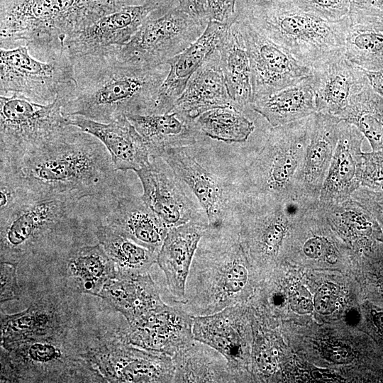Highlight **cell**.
I'll return each instance as SVG.
<instances>
[{
  "label": "cell",
  "mask_w": 383,
  "mask_h": 383,
  "mask_svg": "<svg viewBox=\"0 0 383 383\" xmlns=\"http://www.w3.org/2000/svg\"><path fill=\"white\" fill-rule=\"evenodd\" d=\"M298 204H245L240 215L239 238L247 254L260 264L274 262L280 255Z\"/></svg>",
  "instance_id": "17"
},
{
  "label": "cell",
  "mask_w": 383,
  "mask_h": 383,
  "mask_svg": "<svg viewBox=\"0 0 383 383\" xmlns=\"http://www.w3.org/2000/svg\"><path fill=\"white\" fill-rule=\"evenodd\" d=\"M82 355L106 382H173L171 356L135 346L120 331L84 346Z\"/></svg>",
  "instance_id": "13"
},
{
  "label": "cell",
  "mask_w": 383,
  "mask_h": 383,
  "mask_svg": "<svg viewBox=\"0 0 383 383\" xmlns=\"http://www.w3.org/2000/svg\"><path fill=\"white\" fill-rule=\"evenodd\" d=\"M65 314L53 301L39 300L15 314L1 312V345L67 332Z\"/></svg>",
  "instance_id": "31"
},
{
  "label": "cell",
  "mask_w": 383,
  "mask_h": 383,
  "mask_svg": "<svg viewBox=\"0 0 383 383\" xmlns=\"http://www.w3.org/2000/svg\"><path fill=\"white\" fill-rule=\"evenodd\" d=\"M236 0H206L209 19L223 23L234 22L238 17L235 12Z\"/></svg>",
  "instance_id": "45"
},
{
  "label": "cell",
  "mask_w": 383,
  "mask_h": 383,
  "mask_svg": "<svg viewBox=\"0 0 383 383\" xmlns=\"http://www.w3.org/2000/svg\"><path fill=\"white\" fill-rule=\"evenodd\" d=\"M304 11L329 21H338L349 13V0H293Z\"/></svg>",
  "instance_id": "40"
},
{
  "label": "cell",
  "mask_w": 383,
  "mask_h": 383,
  "mask_svg": "<svg viewBox=\"0 0 383 383\" xmlns=\"http://www.w3.org/2000/svg\"><path fill=\"white\" fill-rule=\"evenodd\" d=\"M250 109L264 117L272 127L286 125L316 113L311 75L254 101Z\"/></svg>",
  "instance_id": "33"
},
{
  "label": "cell",
  "mask_w": 383,
  "mask_h": 383,
  "mask_svg": "<svg viewBox=\"0 0 383 383\" xmlns=\"http://www.w3.org/2000/svg\"><path fill=\"white\" fill-rule=\"evenodd\" d=\"M62 107L59 96L48 104L16 94L0 96V171L14 168L25 156L70 127Z\"/></svg>",
  "instance_id": "10"
},
{
  "label": "cell",
  "mask_w": 383,
  "mask_h": 383,
  "mask_svg": "<svg viewBox=\"0 0 383 383\" xmlns=\"http://www.w3.org/2000/svg\"><path fill=\"white\" fill-rule=\"evenodd\" d=\"M364 138L355 126L340 121L338 141L321 189L319 204L328 205L350 199L361 187Z\"/></svg>",
  "instance_id": "22"
},
{
  "label": "cell",
  "mask_w": 383,
  "mask_h": 383,
  "mask_svg": "<svg viewBox=\"0 0 383 383\" xmlns=\"http://www.w3.org/2000/svg\"><path fill=\"white\" fill-rule=\"evenodd\" d=\"M350 13L383 17V0H349Z\"/></svg>",
  "instance_id": "48"
},
{
  "label": "cell",
  "mask_w": 383,
  "mask_h": 383,
  "mask_svg": "<svg viewBox=\"0 0 383 383\" xmlns=\"http://www.w3.org/2000/svg\"><path fill=\"white\" fill-rule=\"evenodd\" d=\"M343 50L365 70H383V17L349 13L344 18Z\"/></svg>",
  "instance_id": "32"
},
{
  "label": "cell",
  "mask_w": 383,
  "mask_h": 383,
  "mask_svg": "<svg viewBox=\"0 0 383 383\" xmlns=\"http://www.w3.org/2000/svg\"><path fill=\"white\" fill-rule=\"evenodd\" d=\"M193 334L195 340L226 357L236 382L244 379L250 345L243 307L236 304L214 313L195 316Z\"/></svg>",
  "instance_id": "19"
},
{
  "label": "cell",
  "mask_w": 383,
  "mask_h": 383,
  "mask_svg": "<svg viewBox=\"0 0 383 383\" xmlns=\"http://www.w3.org/2000/svg\"><path fill=\"white\" fill-rule=\"evenodd\" d=\"M0 48L26 46L42 61L64 51L65 40L133 0H0Z\"/></svg>",
  "instance_id": "3"
},
{
  "label": "cell",
  "mask_w": 383,
  "mask_h": 383,
  "mask_svg": "<svg viewBox=\"0 0 383 383\" xmlns=\"http://www.w3.org/2000/svg\"><path fill=\"white\" fill-rule=\"evenodd\" d=\"M194 317L180 304H165L119 331L135 346L172 357L194 340Z\"/></svg>",
  "instance_id": "18"
},
{
  "label": "cell",
  "mask_w": 383,
  "mask_h": 383,
  "mask_svg": "<svg viewBox=\"0 0 383 383\" xmlns=\"http://www.w3.org/2000/svg\"><path fill=\"white\" fill-rule=\"evenodd\" d=\"M118 50L72 57L75 83L61 99L65 116L109 123L121 116L151 114L170 65L126 62Z\"/></svg>",
  "instance_id": "2"
},
{
  "label": "cell",
  "mask_w": 383,
  "mask_h": 383,
  "mask_svg": "<svg viewBox=\"0 0 383 383\" xmlns=\"http://www.w3.org/2000/svg\"><path fill=\"white\" fill-rule=\"evenodd\" d=\"M319 206L328 221L350 239L364 241L378 234L376 218L352 198L340 203Z\"/></svg>",
  "instance_id": "39"
},
{
  "label": "cell",
  "mask_w": 383,
  "mask_h": 383,
  "mask_svg": "<svg viewBox=\"0 0 383 383\" xmlns=\"http://www.w3.org/2000/svg\"><path fill=\"white\" fill-rule=\"evenodd\" d=\"M172 357L173 382H235L226 357L212 347L194 340Z\"/></svg>",
  "instance_id": "34"
},
{
  "label": "cell",
  "mask_w": 383,
  "mask_h": 383,
  "mask_svg": "<svg viewBox=\"0 0 383 383\" xmlns=\"http://www.w3.org/2000/svg\"><path fill=\"white\" fill-rule=\"evenodd\" d=\"M1 96L16 94L32 101L48 104L62 99L74 85L73 59L64 52L42 61L26 46L0 50Z\"/></svg>",
  "instance_id": "11"
},
{
  "label": "cell",
  "mask_w": 383,
  "mask_h": 383,
  "mask_svg": "<svg viewBox=\"0 0 383 383\" xmlns=\"http://www.w3.org/2000/svg\"><path fill=\"white\" fill-rule=\"evenodd\" d=\"M127 118L145 141L150 157H159L165 149L191 147L201 133L195 120L176 111Z\"/></svg>",
  "instance_id": "29"
},
{
  "label": "cell",
  "mask_w": 383,
  "mask_h": 383,
  "mask_svg": "<svg viewBox=\"0 0 383 383\" xmlns=\"http://www.w3.org/2000/svg\"><path fill=\"white\" fill-rule=\"evenodd\" d=\"M279 0H246L248 6H257Z\"/></svg>",
  "instance_id": "52"
},
{
  "label": "cell",
  "mask_w": 383,
  "mask_h": 383,
  "mask_svg": "<svg viewBox=\"0 0 383 383\" xmlns=\"http://www.w3.org/2000/svg\"><path fill=\"white\" fill-rule=\"evenodd\" d=\"M67 118L70 124L94 135L105 145L117 171L137 172L150 164L147 144L126 116H119L109 123L80 116Z\"/></svg>",
  "instance_id": "23"
},
{
  "label": "cell",
  "mask_w": 383,
  "mask_h": 383,
  "mask_svg": "<svg viewBox=\"0 0 383 383\" xmlns=\"http://www.w3.org/2000/svg\"><path fill=\"white\" fill-rule=\"evenodd\" d=\"M190 147L164 150L160 157L196 196L208 221L204 236L239 235L244 198L238 181H233L201 163Z\"/></svg>",
  "instance_id": "9"
},
{
  "label": "cell",
  "mask_w": 383,
  "mask_h": 383,
  "mask_svg": "<svg viewBox=\"0 0 383 383\" xmlns=\"http://www.w3.org/2000/svg\"><path fill=\"white\" fill-rule=\"evenodd\" d=\"M95 234L113 262L117 274L147 273L150 267L157 263V252L138 244L106 223L97 226Z\"/></svg>",
  "instance_id": "36"
},
{
  "label": "cell",
  "mask_w": 383,
  "mask_h": 383,
  "mask_svg": "<svg viewBox=\"0 0 383 383\" xmlns=\"http://www.w3.org/2000/svg\"><path fill=\"white\" fill-rule=\"evenodd\" d=\"M18 188L13 203L0 211L1 261L18 264L47 255L63 242L74 240L79 201Z\"/></svg>",
  "instance_id": "4"
},
{
  "label": "cell",
  "mask_w": 383,
  "mask_h": 383,
  "mask_svg": "<svg viewBox=\"0 0 383 383\" xmlns=\"http://www.w3.org/2000/svg\"><path fill=\"white\" fill-rule=\"evenodd\" d=\"M361 187L383 191V150L363 152Z\"/></svg>",
  "instance_id": "41"
},
{
  "label": "cell",
  "mask_w": 383,
  "mask_h": 383,
  "mask_svg": "<svg viewBox=\"0 0 383 383\" xmlns=\"http://www.w3.org/2000/svg\"><path fill=\"white\" fill-rule=\"evenodd\" d=\"M312 115L272 127L260 148L238 178L244 203L292 205L299 187Z\"/></svg>",
  "instance_id": "5"
},
{
  "label": "cell",
  "mask_w": 383,
  "mask_h": 383,
  "mask_svg": "<svg viewBox=\"0 0 383 383\" xmlns=\"http://www.w3.org/2000/svg\"><path fill=\"white\" fill-rule=\"evenodd\" d=\"M64 257L68 277L80 293L98 296L104 285L117 275L113 262L99 243L76 245Z\"/></svg>",
  "instance_id": "35"
},
{
  "label": "cell",
  "mask_w": 383,
  "mask_h": 383,
  "mask_svg": "<svg viewBox=\"0 0 383 383\" xmlns=\"http://www.w3.org/2000/svg\"><path fill=\"white\" fill-rule=\"evenodd\" d=\"M233 106L216 48L192 74L172 111L196 120L212 109Z\"/></svg>",
  "instance_id": "27"
},
{
  "label": "cell",
  "mask_w": 383,
  "mask_h": 383,
  "mask_svg": "<svg viewBox=\"0 0 383 383\" xmlns=\"http://www.w3.org/2000/svg\"><path fill=\"white\" fill-rule=\"evenodd\" d=\"M231 23L209 19L199 38L168 60L167 64L170 65V71L158 89L151 114H164L172 111L192 74L216 48L221 35Z\"/></svg>",
  "instance_id": "25"
},
{
  "label": "cell",
  "mask_w": 383,
  "mask_h": 383,
  "mask_svg": "<svg viewBox=\"0 0 383 383\" xmlns=\"http://www.w3.org/2000/svg\"><path fill=\"white\" fill-rule=\"evenodd\" d=\"M252 272L239 235L202 237L187 277L185 302L193 316L214 313L248 296Z\"/></svg>",
  "instance_id": "6"
},
{
  "label": "cell",
  "mask_w": 383,
  "mask_h": 383,
  "mask_svg": "<svg viewBox=\"0 0 383 383\" xmlns=\"http://www.w3.org/2000/svg\"><path fill=\"white\" fill-rule=\"evenodd\" d=\"M316 112L336 116L355 94L367 85L365 70L346 57L343 49L333 51L311 66Z\"/></svg>",
  "instance_id": "20"
},
{
  "label": "cell",
  "mask_w": 383,
  "mask_h": 383,
  "mask_svg": "<svg viewBox=\"0 0 383 383\" xmlns=\"http://www.w3.org/2000/svg\"><path fill=\"white\" fill-rule=\"evenodd\" d=\"M289 303L292 310L301 314L311 313L313 309V299L309 292L299 287L289 293Z\"/></svg>",
  "instance_id": "47"
},
{
  "label": "cell",
  "mask_w": 383,
  "mask_h": 383,
  "mask_svg": "<svg viewBox=\"0 0 383 383\" xmlns=\"http://www.w3.org/2000/svg\"><path fill=\"white\" fill-rule=\"evenodd\" d=\"M373 321L378 329L383 333V312L375 313Z\"/></svg>",
  "instance_id": "51"
},
{
  "label": "cell",
  "mask_w": 383,
  "mask_h": 383,
  "mask_svg": "<svg viewBox=\"0 0 383 383\" xmlns=\"http://www.w3.org/2000/svg\"><path fill=\"white\" fill-rule=\"evenodd\" d=\"M98 296L132 324L165 304L150 275L119 274L110 279Z\"/></svg>",
  "instance_id": "28"
},
{
  "label": "cell",
  "mask_w": 383,
  "mask_h": 383,
  "mask_svg": "<svg viewBox=\"0 0 383 383\" xmlns=\"http://www.w3.org/2000/svg\"><path fill=\"white\" fill-rule=\"evenodd\" d=\"M237 22L249 56L252 103L311 74L310 66L262 33L245 14L238 15Z\"/></svg>",
  "instance_id": "14"
},
{
  "label": "cell",
  "mask_w": 383,
  "mask_h": 383,
  "mask_svg": "<svg viewBox=\"0 0 383 383\" xmlns=\"http://www.w3.org/2000/svg\"><path fill=\"white\" fill-rule=\"evenodd\" d=\"M201 133L227 143L245 142L255 130L243 111L233 106L210 109L196 118Z\"/></svg>",
  "instance_id": "38"
},
{
  "label": "cell",
  "mask_w": 383,
  "mask_h": 383,
  "mask_svg": "<svg viewBox=\"0 0 383 383\" xmlns=\"http://www.w3.org/2000/svg\"><path fill=\"white\" fill-rule=\"evenodd\" d=\"M336 117L355 126L372 151L383 150V96L369 84L352 96Z\"/></svg>",
  "instance_id": "37"
},
{
  "label": "cell",
  "mask_w": 383,
  "mask_h": 383,
  "mask_svg": "<svg viewBox=\"0 0 383 383\" xmlns=\"http://www.w3.org/2000/svg\"><path fill=\"white\" fill-rule=\"evenodd\" d=\"M365 72L369 84L383 96V70L378 71L365 70Z\"/></svg>",
  "instance_id": "50"
},
{
  "label": "cell",
  "mask_w": 383,
  "mask_h": 383,
  "mask_svg": "<svg viewBox=\"0 0 383 383\" xmlns=\"http://www.w3.org/2000/svg\"><path fill=\"white\" fill-rule=\"evenodd\" d=\"M67 332L1 345V382H104Z\"/></svg>",
  "instance_id": "8"
},
{
  "label": "cell",
  "mask_w": 383,
  "mask_h": 383,
  "mask_svg": "<svg viewBox=\"0 0 383 383\" xmlns=\"http://www.w3.org/2000/svg\"><path fill=\"white\" fill-rule=\"evenodd\" d=\"M104 223L138 244L159 252L169 228L142 197L121 195L118 190L98 201Z\"/></svg>",
  "instance_id": "21"
},
{
  "label": "cell",
  "mask_w": 383,
  "mask_h": 383,
  "mask_svg": "<svg viewBox=\"0 0 383 383\" xmlns=\"http://www.w3.org/2000/svg\"><path fill=\"white\" fill-rule=\"evenodd\" d=\"M209 19L195 18L179 6L152 11L118 56L123 61L154 67L167 64L204 32Z\"/></svg>",
  "instance_id": "12"
},
{
  "label": "cell",
  "mask_w": 383,
  "mask_h": 383,
  "mask_svg": "<svg viewBox=\"0 0 383 383\" xmlns=\"http://www.w3.org/2000/svg\"><path fill=\"white\" fill-rule=\"evenodd\" d=\"M321 353L327 360L335 364H347L354 358L352 349L341 343L328 342L321 346Z\"/></svg>",
  "instance_id": "46"
},
{
  "label": "cell",
  "mask_w": 383,
  "mask_h": 383,
  "mask_svg": "<svg viewBox=\"0 0 383 383\" xmlns=\"http://www.w3.org/2000/svg\"><path fill=\"white\" fill-rule=\"evenodd\" d=\"M217 48L233 107L242 111L250 109L252 89L250 60L237 19L222 33Z\"/></svg>",
  "instance_id": "30"
},
{
  "label": "cell",
  "mask_w": 383,
  "mask_h": 383,
  "mask_svg": "<svg viewBox=\"0 0 383 383\" xmlns=\"http://www.w3.org/2000/svg\"><path fill=\"white\" fill-rule=\"evenodd\" d=\"M118 171L105 145L71 125L23 157L14 168L0 171L26 189L43 195L103 199L118 190Z\"/></svg>",
  "instance_id": "1"
},
{
  "label": "cell",
  "mask_w": 383,
  "mask_h": 383,
  "mask_svg": "<svg viewBox=\"0 0 383 383\" xmlns=\"http://www.w3.org/2000/svg\"><path fill=\"white\" fill-rule=\"evenodd\" d=\"M1 303L19 298L21 290L17 282L18 263L1 261Z\"/></svg>",
  "instance_id": "42"
},
{
  "label": "cell",
  "mask_w": 383,
  "mask_h": 383,
  "mask_svg": "<svg viewBox=\"0 0 383 383\" xmlns=\"http://www.w3.org/2000/svg\"><path fill=\"white\" fill-rule=\"evenodd\" d=\"M352 199L365 207L374 217L383 223V191H374L360 187Z\"/></svg>",
  "instance_id": "43"
},
{
  "label": "cell",
  "mask_w": 383,
  "mask_h": 383,
  "mask_svg": "<svg viewBox=\"0 0 383 383\" xmlns=\"http://www.w3.org/2000/svg\"><path fill=\"white\" fill-rule=\"evenodd\" d=\"M339 297V287L333 283L322 285L315 294L313 307L316 312L328 315L334 311Z\"/></svg>",
  "instance_id": "44"
},
{
  "label": "cell",
  "mask_w": 383,
  "mask_h": 383,
  "mask_svg": "<svg viewBox=\"0 0 383 383\" xmlns=\"http://www.w3.org/2000/svg\"><path fill=\"white\" fill-rule=\"evenodd\" d=\"M179 7L191 16L201 18L209 19L206 6V0H177Z\"/></svg>",
  "instance_id": "49"
},
{
  "label": "cell",
  "mask_w": 383,
  "mask_h": 383,
  "mask_svg": "<svg viewBox=\"0 0 383 383\" xmlns=\"http://www.w3.org/2000/svg\"><path fill=\"white\" fill-rule=\"evenodd\" d=\"M164 6L162 0H149L122 7L69 37L64 51L75 57L118 50L131 40L152 11Z\"/></svg>",
  "instance_id": "16"
},
{
  "label": "cell",
  "mask_w": 383,
  "mask_h": 383,
  "mask_svg": "<svg viewBox=\"0 0 383 383\" xmlns=\"http://www.w3.org/2000/svg\"><path fill=\"white\" fill-rule=\"evenodd\" d=\"M340 120L316 112L312 114L310 136L306 148L298 200L318 202L339 138Z\"/></svg>",
  "instance_id": "24"
},
{
  "label": "cell",
  "mask_w": 383,
  "mask_h": 383,
  "mask_svg": "<svg viewBox=\"0 0 383 383\" xmlns=\"http://www.w3.org/2000/svg\"><path fill=\"white\" fill-rule=\"evenodd\" d=\"M208 223L189 221L169 229L158 252L157 264L165 273L170 294L184 304L187 277Z\"/></svg>",
  "instance_id": "26"
},
{
  "label": "cell",
  "mask_w": 383,
  "mask_h": 383,
  "mask_svg": "<svg viewBox=\"0 0 383 383\" xmlns=\"http://www.w3.org/2000/svg\"><path fill=\"white\" fill-rule=\"evenodd\" d=\"M245 14L262 33L311 67L328 53L343 49L344 18L323 19L293 0L248 6Z\"/></svg>",
  "instance_id": "7"
},
{
  "label": "cell",
  "mask_w": 383,
  "mask_h": 383,
  "mask_svg": "<svg viewBox=\"0 0 383 383\" xmlns=\"http://www.w3.org/2000/svg\"><path fill=\"white\" fill-rule=\"evenodd\" d=\"M135 172L143 189L142 199L169 228L189 221L208 223L201 207L190 198V189L160 157H151L148 166Z\"/></svg>",
  "instance_id": "15"
}]
</instances>
